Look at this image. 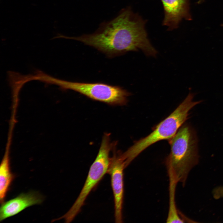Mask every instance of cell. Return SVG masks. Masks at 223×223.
I'll return each mask as SVG.
<instances>
[{"label":"cell","mask_w":223,"mask_h":223,"mask_svg":"<svg viewBox=\"0 0 223 223\" xmlns=\"http://www.w3.org/2000/svg\"><path fill=\"white\" fill-rule=\"evenodd\" d=\"M169 141L171 150L166 159L168 174L184 185L189 171L198 160L195 132L190 125L185 124Z\"/></svg>","instance_id":"obj_2"},{"label":"cell","mask_w":223,"mask_h":223,"mask_svg":"<svg viewBox=\"0 0 223 223\" xmlns=\"http://www.w3.org/2000/svg\"><path fill=\"white\" fill-rule=\"evenodd\" d=\"M10 166L8 148L7 149L0 166V201L4 202L7 194L14 179Z\"/></svg>","instance_id":"obj_9"},{"label":"cell","mask_w":223,"mask_h":223,"mask_svg":"<svg viewBox=\"0 0 223 223\" xmlns=\"http://www.w3.org/2000/svg\"><path fill=\"white\" fill-rule=\"evenodd\" d=\"M43 196L37 192L21 193L16 197L2 203L0 209V221L14 216L26 208L41 204Z\"/></svg>","instance_id":"obj_8"},{"label":"cell","mask_w":223,"mask_h":223,"mask_svg":"<svg viewBox=\"0 0 223 223\" xmlns=\"http://www.w3.org/2000/svg\"><path fill=\"white\" fill-rule=\"evenodd\" d=\"M195 95L190 92L175 110L157 125L151 133L136 141L126 151L122 153L126 167L150 146L161 140H169L176 134L188 118L190 111L202 102L194 101Z\"/></svg>","instance_id":"obj_3"},{"label":"cell","mask_w":223,"mask_h":223,"mask_svg":"<svg viewBox=\"0 0 223 223\" xmlns=\"http://www.w3.org/2000/svg\"><path fill=\"white\" fill-rule=\"evenodd\" d=\"M213 197L216 199L223 198V186L215 188L213 190Z\"/></svg>","instance_id":"obj_11"},{"label":"cell","mask_w":223,"mask_h":223,"mask_svg":"<svg viewBox=\"0 0 223 223\" xmlns=\"http://www.w3.org/2000/svg\"><path fill=\"white\" fill-rule=\"evenodd\" d=\"M161 0L164 13L163 24L169 30L177 28L183 20H192L188 0Z\"/></svg>","instance_id":"obj_7"},{"label":"cell","mask_w":223,"mask_h":223,"mask_svg":"<svg viewBox=\"0 0 223 223\" xmlns=\"http://www.w3.org/2000/svg\"><path fill=\"white\" fill-rule=\"evenodd\" d=\"M116 143L113 144L112 157L107 173L111 176V186L114 202L115 222H123L122 207L124 197V170L126 168L124 161L121 156V151H116Z\"/></svg>","instance_id":"obj_6"},{"label":"cell","mask_w":223,"mask_h":223,"mask_svg":"<svg viewBox=\"0 0 223 223\" xmlns=\"http://www.w3.org/2000/svg\"><path fill=\"white\" fill-rule=\"evenodd\" d=\"M51 83L59 85L62 89L72 90L94 100L111 105H126L128 97L131 95L120 86L102 83L72 82L52 77Z\"/></svg>","instance_id":"obj_5"},{"label":"cell","mask_w":223,"mask_h":223,"mask_svg":"<svg viewBox=\"0 0 223 223\" xmlns=\"http://www.w3.org/2000/svg\"><path fill=\"white\" fill-rule=\"evenodd\" d=\"M113 143L111 142L110 134L105 133L102 138L97 155L91 165L83 187L77 199L69 210L58 218L64 219L66 223L71 222L81 211L88 196L107 173L111 157L110 156Z\"/></svg>","instance_id":"obj_4"},{"label":"cell","mask_w":223,"mask_h":223,"mask_svg":"<svg viewBox=\"0 0 223 223\" xmlns=\"http://www.w3.org/2000/svg\"><path fill=\"white\" fill-rule=\"evenodd\" d=\"M169 179V202L167 222L184 223V220L180 217L176 206L174 196L176 186L177 183L174 178L168 175Z\"/></svg>","instance_id":"obj_10"},{"label":"cell","mask_w":223,"mask_h":223,"mask_svg":"<svg viewBox=\"0 0 223 223\" xmlns=\"http://www.w3.org/2000/svg\"><path fill=\"white\" fill-rule=\"evenodd\" d=\"M63 37L94 47L109 57L137 51L138 49L148 56L155 57L157 53L147 38L144 21L129 8L102 25L94 33Z\"/></svg>","instance_id":"obj_1"}]
</instances>
